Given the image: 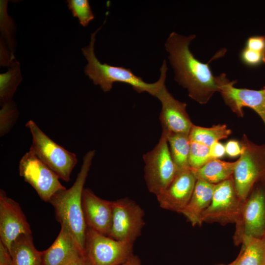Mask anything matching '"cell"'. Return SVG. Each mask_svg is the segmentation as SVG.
<instances>
[{
    "label": "cell",
    "mask_w": 265,
    "mask_h": 265,
    "mask_svg": "<svg viewBox=\"0 0 265 265\" xmlns=\"http://www.w3.org/2000/svg\"><path fill=\"white\" fill-rule=\"evenodd\" d=\"M196 35L184 36L171 32L165 43L169 61L174 72L175 80L187 91L188 96L200 104H206L214 93L219 92L217 76L210 68L209 62H202L189 49Z\"/></svg>",
    "instance_id": "1"
},
{
    "label": "cell",
    "mask_w": 265,
    "mask_h": 265,
    "mask_svg": "<svg viewBox=\"0 0 265 265\" xmlns=\"http://www.w3.org/2000/svg\"><path fill=\"white\" fill-rule=\"evenodd\" d=\"M103 25L91 33L89 44L81 49L82 53L87 60V64L84 68V74L95 85H99L105 92H109L112 88L113 83L118 82L131 85L138 93L146 92L156 97L159 89L165 83L168 70L165 60L163 61L160 68V75L159 80L152 83L144 81L141 77L134 75L129 68L112 66L106 63H101L96 56L94 45L96 35Z\"/></svg>",
    "instance_id": "2"
},
{
    "label": "cell",
    "mask_w": 265,
    "mask_h": 265,
    "mask_svg": "<svg viewBox=\"0 0 265 265\" xmlns=\"http://www.w3.org/2000/svg\"><path fill=\"white\" fill-rule=\"evenodd\" d=\"M95 154V150L87 152L73 186L56 192L49 202L54 208L56 220L69 230L84 252L87 225L83 213L82 195Z\"/></svg>",
    "instance_id": "3"
},
{
    "label": "cell",
    "mask_w": 265,
    "mask_h": 265,
    "mask_svg": "<svg viewBox=\"0 0 265 265\" xmlns=\"http://www.w3.org/2000/svg\"><path fill=\"white\" fill-rule=\"evenodd\" d=\"M242 152L233 174L236 192L244 201L256 184L265 182V144L257 145L243 134Z\"/></svg>",
    "instance_id": "4"
},
{
    "label": "cell",
    "mask_w": 265,
    "mask_h": 265,
    "mask_svg": "<svg viewBox=\"0 0 265 265\" xmlns=\"http://www.w3.org/2000/svg\"><path fill=\"white\" fill-rule=\"evenodd\" d=\"M26 127L32 137L29 151L65 182L70 180L71 172L78 162L75 154L67 151L48 136L32 120Z\"/></svg>",
    "instance_id": "5"
},
{
    "label": "cell",
    "mask_w": 265,
    "mask_h": 265,
    "mask_svg": "<svg viewBox=\"0 0 265 265\" xmlns=\"http://www.w3.org/2000/svg\"><path fill=\"white\" fill-rule=\"evenodd\" d=\"M143 158L147 188L157 196L167 187L177 174L165 132H162L157 144L144 154Z\"/></svg>",
    "instance_id": "6"
},
{
    "label": "cell",
    "mask_w": 265,
    "mask_h": 265,
    "mask_svg": "<svg viewBox=\"0 0 265 265\" xmlns=\"http://www.w3.org/2000/svg\"><path fill=\"white\" fill-rule=\"evenodd\" d=\"M133 243L112 238L87 227L84 255L91 265H119L133 254Z\"/></svg>",
    "instance_id": "7"
},
{
    "label": "cell",
    "mask_w": 265,
    "mask_h": 265,
    "mask_svg": "<svg viewBox=\"0 0 265 265\" xmlns=\"http://www.w3.org/2000/svg\"><path fill=\"white\" fill-rule=\"evenodd\" d=\"M235 243L244 237H265V182L257 183L243 201L235 223Z\"/></svg>",
    "instance_id": "8"
},
{
    "label": "cell",
    "mask_w": 265,
    "mask_h": 265,
    "mask_svg": "<svg viewBox=\"0 0 265 265\" xmlns=\"http://www.w3.org/2000/svg\"><path fill=\"white\" fill-rule=\"evenodd\" d=\"M112 208L111 226L107 236L133 243L141 235L145 224L143 210L128 198L112 201Z\"/></svg>",
    "instance_id": "9"
},
{
    "label": "cell",
    "mask_w": 265,
    "mask_h": 265,
    "mask_svg": "<svg viewBox=\"0 0 265 265\" xmlns=\"http://www.w3.org/2000/svg\"><path fill=\"white\" fill-rule=\"evenodd\" d=\"M19 172L45 202H49L56 192L66 189L58 176L30 151L20 159Z\"/></svg>",
    "instance_id": "10"
},
{
    "label": "cell",
    "mask_w": 265,
    "mask_h": 265,
    "mask_svg": "<svg viewBox=\"0 0 265 265\" xmlns=\"http://www.w3.org/2000/svg\"><path fill=\"white\" fill-rule=\"evenodd\" d=\"M243 202L236 192L232 176L215 185L211 204L203 214L202 223H236Z\"/></svg>",
    "instance_id": "11"
},
{
    "label": "cell",
    "mask_w": 265,
    "mask_h": 265,
    "mask_svg": "<svg viewBox=\"0 0 265 265\" xmlns=\"http://www.w3.org/2000/svg\"><path fill=\"white\" fill-rule=\"evenodd\" d=\"M217 80L219 92L233 112L242 117L243 108L249 107L260 116L265 125V87L258 90L237 88L234 86L236 81H231L224 73L217 76Z\"/></svg>",
    "instance_id": "12"
},
{
    "label": "cell",
    "mask_w": 265,
    "mask_h": 265,
    "mask_svg": "<svg viewBox=\"0 0 265 265\" xmlns=\"http://www.w3.org/2000/svg\"><path fill=\"white\" fill-rule=\"evenodd\" d=\"M32 234L30 226L20 205L0 191V241L9 250L21 235Z\"/></svg>",
    "instance_id": "13"
},
{
    "label": "cell",
    "mask_w": 265,
    "mask_h": 265,
    "mask_svg": "<svg viewBox=\"0 0 265 265\" xmlns=\"http://www.w3.org/2000/svg\"><path fill=\"white\" fill-rule=\"evenodd\" d=\"M156 97L161 104L159 119L162 132L166 134H189L193 124L186 111V104L176 100L168 91L165 83Z\"/></svg>",
    "instance_id": "14"
},
{
    "label": "cell",
    "mask_w": 265,
    "mask_h": 265,
    "mask_svg": "<svg viewBox=\"0 0 265 265\" xmlns=\"http://www.w3.org/2000/svg\"><path fill=\"white\" fill-rule=\"evenodd\" d=\"M196 181L190 169L178 173L167 187L156 196L160 207L181 213L190 199Z\"/></svg>",
    "instance_id": "15"
},
{
    "label": "cell",
    "mask_w": 265,
    "mask_h": 265,
    "mask_svg": "<svg viewBox=\"0 0 265 265\" xmlns=\"http://www.w3.org/2000/svg\"><path fill=\"white\" fill-rule=\"evenodd\" d=\"M82 206L87 227L108 236L112 222V201L103 199L90 188H84Z\"/></svg>",
    "instance_id": "16"
},
{
    "label": "cell",
    "mask_w": 265,
    "mask_h": 265,
    "mask_svg": "<svg viewBox=\"0 0 265 265\" xmlns=\"http://www.w3.org/2000/svg\"><path fill=\"white\" fill-rule=\"evenodd\" d=\"M84 255L75 237L66 227L61 226L55 240L42 251L43 265H66Z\"/></svg>",
    "instance_id": "17"
},
{
    "label": "cell",
    "mask_w": 265,
    "mask_h": 265,
    "mask_svg": "<svg viewBox=\"0 0 265 265\" xmlns=\"http://www.w3.org/2000/svg\"><path fill=\"white\" fill-rule=\"evenodd\" d=\"M215 186L214 184L196 181L190 199L181 212L193 226L202 223L203 214L211 204Z\"/></svg>",
    "instance_id": "18"
},
{
    "label": "cell",
    "mask_w": 265,
    "mask_h": 265,
    "mask_svg": "<svg viewBox=\"0 0 265 265\" xmlns=\"http://www.w3.org/2000/svg\"><path fill=\"white\" fill-rule=\"evenodd\" d=\"M9 251L13 265H43L42 251L35 248L32 234L20 236L12 243Z\"/></svg>",
    "instance_id": "19"
},
{
    "label": "cell",
    "mask_w": 265,
    "mask_h": 265,
    "mask_svg": "<svg viewBox=\"0 0 265 265\" xmlns=\"http://www.w3.org/2000/svg\"><path fill=\"white\" fill-rule=\"evenodd\" d=\"M236 163L212 159L200 168L190 169L197 180L216 185L233 176Z\"/></svg>",
    "instance_id": "20"
},
{
    "label": "cell",
    "mask_w": 265,
    "mask_h": 265,
    "mask_svg": "<svg viewBox=\"0 0 265 265\" xmlns=\"http://www.w3.org/2000/svg\"><path fill=\"white\" fill-rule=\"evenodd\" d=\"M238 257L230 265H265V237H244Z\"/></svg>",
    "instance_id": "21"
},
{
    "label": "cell",
    "mask_w": 265,
    "mask_h": 265,
    "mask_svg": "<svg viewBox=\"0 0 265 265\" xmlns=\"http://www.w3.org/2000/svg\"><path fill=\"white\" fill-rule=\"evenodd\" d=\"M165 134L171 156L176 166L177 173L190 169L189 164L190 140L188 134Z\"/></svg>",
    "instance_id": "22"
},
{
    "label": "cell",
    "mask_w": 265,
    "mask_h": 265,
    "mask_svg": "<svg viewBox=\"0 0 265 265\" xmlns=\"http://www.w3.org/2000/svg\"><path fill=\"white\" fill-rule=\"evenodd\" d=\"M232 131L225 124L214 125L210 128L193 125L188 136L190 141L196 142L210 147L214 143L226 138Z\"/></svg>",
    "instance_id": "23"
},
{
    "label": "cell",
    "mask_w": 265,
    "mask_h": 265,
    "mask_svg": "<svg viewBox=\"0 0 265 265\" xmlns=\"http://www.w3.org/2000/svg\"><path fill=\"white\" fill-rule=\"evenodd\" d=\"M5 73L0 75V106L12 100L14 94L22 80L20 64L15 61Z\"/></svg>",
    "instance_id": "24"
},
{
    "label": "cell",
    "mask_w": 265,
    "mask_h": 265,
    "mask_svg": "<svg viewBox=\"0 0 265 265\" xmlns=\"http://www.w3.org/2000/svg\"><path fill=\"white\" fill-rule=\"evenodd\" d=\"M0 28L1 31V38H5L6 41L4 45H0V62H2L6 55V48L7 46L10 49L11 53L13 54L14 41L12 32L13 22L11 19L8 17L6 12L7 1H0Z\"/></svg>",
    "instance_id": "25"
},
{
    "label": "cell",
    "mask_w": 265,
    "mask_h": 265,
    "mask_svg": "<svg viewBox=\"0 0 265 265\" xmlns=\"http://www.w3.org/2000/svg\"><path fill=\"white\" fill-rule=\"evenodd\" d=\"M66 2L73 16L78 19L82 26H87L95 18L88 0H68Z\"/></svg>",
    "instance_id": "26"
},
{
    "label": "cell",
    "mask_w": 265,
    "mask_h": 265,
    "mask_svg": "<svg viewBox=\"0 0 265 265\" xmlns=\"http://www.w3.org/2000/svg\"><path fill=\"white\" fill-rule=\"evenodd\" d=\"M0 135L7 133L14 125L18 117V111L13 101L0 106Z\"/></svg>",
    "instance_id": "27"
},
{
    "label": "cell",
    "mask_w": 265,
    "mask_h": 265,
    "mask_svg": "<svg viewBox=\"0 0 265 265\" xmlns=\"http://www.w3.org/2000/svg\"><path fill=\"white\" fill-rule=\"evenodd\" d=\"M211 159L209 147L190 141L189 164L191 169L200 168Z\"/></svg>",
    "instance_id": "28"
},
{
    "label": "cell",
    "mask_w": 265,
    "mask_h": 265,
    "mask_svg": "<svg viewBox=\"0 0 265 265\" xmlns=\"http://www.w3.org/2000/svg\"><path fill=\"white\" fill-rule=\"evenodd\" d=\"M242 62L249 66H255L263 61V53L244 47L240 53Z\"/></svg>",
    "instance_id": "29"
},
{
    "label": "cell",
    "mask_w": 265,
    "mask_h": 265,
    "mask_svg": "<svg viewBox=\"0 0 265 265\" xmlns=\"http://www.w3.org/2000/svg\"><path fill=\"white\" fill-rule=\"evenodd\" d=\"M245 47L263 53L265 48V36H253L249 37L246 40Z\"/></svg>",
    "instance_id": "30"
},
{
    "label": "cell",
    "mask_w": 265,
    "mask_h": 265,
    "mask_svg": "<svg viewBox=\"0 0 265 265\" xmlns=\"http://www.w3.org/2000/svg\"><path fill=\"white\" fill-rule=\"evenodd\" d=\"M226 154L230 158H235L241 155V146L238 141L230 140L225 145Z\"/></svg>",
    "instance_id": "31"
},
{
    "label": "cell",
    "mask_w": 265,
    "mask_h": 265,
    "mask_svg": "<svg viewBox=\"0 0 265 265\" xmlns=\"http://www.w3.org/2000/svg\"><path fill=\"white\" fill-rule=\"evenodd\" d=\"M209 148L212 159H219L226 154L225 145L219 141L214 143Z\"/></svg>",
    "instance_id": "32"
},
{
    "label": "cell",
    "mask_w": 265,
    "mask_h": 265,
    "mask_svg": "<svg viewBox=\"0 0 265 265\" xmlns=\"http://www.w3.org/2000/svg\"><path fill=\"white\" fill-rule=\"evenodd\" d=\"M0 265H13L9 250L0 241Z\"/></svg>",
    "instance_id": "33"
},
{
    "label": "cell",
    "mask_w": 265,
    "mask_h": 265,
    "mask_svg": "<svg viewBox=\"0 0 265 265\" xmlns=\"http://www.w3.org/2000/svg\"><path fill=\"white\" fill-rule=\"evenodd\" d=\"M119 265H142L138 256L132 254L125 261Z\"/></svg>",
    "instance_id": "34"
},
{
    "label": "cell",
    "mask_w": 265,
    "mask_h": 265,
    "mask_svg": "<svg viewBox=\"0 0 265 265\" xmlns=\"http://www.w3.org/2000/svg\"><path fill=\"white\" fill-rule=\"evenodd\" d=\"M66 265H91L85 255Z\"/></svg>",
    "instance_id": "35"
},
{
    "label": "cell",
    "mask_w": 265,
    "mask_h": 265,
    "mask_svg": "<svg viewBox=\"0 0 265 265\" xmlns=\"http://www.w3.org/2000/svg\"><path fill=\"white\" fill-rule=\"evenodd\" d=\"M263 62L265 63V48L263 52Z\"/></svg>",
    "instance_id": "36"
}]
</instances>
